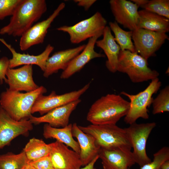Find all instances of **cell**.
I'll return each instance as SVG.
<instances>
[{"instance_id":"3","label":"cell","mask_w":169,"mask_h":169,"mask_svg":"<svg viewBox=\"0 0 169 169\" xmlns=\"http://www.w3.org/2000/svg\"><path fill=\"white\" fill-rule=\"evenodd\" d=\"M46 89L41 86L36 90L23 93L7 88L0 95V106L14 120H29L31 110L37 99L47 92Z\"/></svg>"},{"instance_id":"35","label":"cell","mask_w":169,"mask_h":169,"mask_svg":"<svg viewBox=\"0 0 169 169\" xmlns=\"http://www.w3.org/2000/svg\"><path fill=\"white\" fill-rule=\"evenodd\" d=\"M99 158V156L98 155L96 156L90 163L84 166V167L82 168H80L79 169H96L95 167V164Z\"/></svg>"},{"instance_id":"29","label":"cell","mask_w":169,"mask_h":169,"mask_svg":"<svg viewBox=\"0 0 169 169\" xmlns=\"http://www.w3.org/2000/svg\"><path fill=\"white\" fill-rule=\"evenodd\" d=\"M145 10L151 12L169 19V0H151L141 7Z\"/></svg>"},{"instance_id":"38","label":"cell","mask_w":169,"mask_h":169,"mask_svg":"<svg viewBox=\"0 0 169 169\" xmlns=\"http://www.w3.org/2000/svg\"><path fill=\"white\" fill-rule=\"evenodd\" d=\"M23 169H36L31 165L29 163H28L25 166Z\"/></svg>"},{"instance_id":"17","label":"cell","mask_w":169,"mask_h":169,"mask_svg":"<svg viewBox=\"0 0 169 169\" xmlns=\"http://www.w3.org/2000/svg\"><path fill=\"white\" fill-rule=\"evenodd\" d=\"M99 156L103 169H128L136 163L131 149L128 148L101 149Z\"/></svg>"},{"instance_id":"22","label":"cell","mask_w":169,"mask_h":169,"mask_svg":"<svg viewBox=\"0 0 169 169\" xmlns=\"http://www.w3.org/2000/svg\"><path fill=\"white\" fill-rule=\"evenodd\" d=\"M102 39L97 40L96 45L101 49L107 57L105 65L111 72L115 73L117 71L118 56L121 50L119 45L115 41L109 26L104 28Z\"/></svg>"},{"instance_id":"16","label":"cell","mask_w":169,"mask_h":169,"mask_svg":"<svg viewBox=\"0 0 169 169\" xmlns=\"http://www.w3.org/2000/svg\"><path fill=\"white\" fill-rule=\"evenodd\" d=\"M81 102L79 99L56 108L41 116L32 115L29 120L33 124L46 123L54 127H64L69 124L71 114Z\"/></svg>"},{"instance_id":"7","label":"cell","mask_w":169,"mask_h":169,"mask_svg":"<svg viewBox=\"0 0 169 169\" xmlns=\"http://www.w3.org/2000/svg\"><path fill=\"white\" fill-rule=\"evenodd\" d=\"M107 21L99 12L90 17L74 25L63 26L57 28L58 30L67 33L70 40L73 44H78L96 35L103 33L106 26Z\"/></svg>"},{"instance_id":"1","label":"cell","mask_w":169,"mask_h":169,"mask_svg":"<svg viewBox=\"0 0 169 169\" xmlns=\"http://www.w3.org/2000/svg\"><path fill=\"white\" fill-rule=\"evenodd\" d=\"M47 10L45 0H21L9 23L0 29V34L21 37Z\"/></svg>"},{"instance_id":"14","label":"cell","mask_w":169,"mask_h":169,"mask_svg":"<svg viewBox=\"0 0 169 169\" xmlns=\"http://www.w3.org/2000/svg\"><path fill=\"white\" fill-rule=\"evenodd\" d=\"M110 9L115 21L125 28L133 31L137 29L139 21V6L131 1L110 0Z\"/></svg>"},{"instance_id":"10","label":"cell","mask_w":169,"mask_h":169,"mask_svg":"<svg viewBox=\"0 0 169 169\" xmlns=\"http://www.w3.org/2000/svg\"><path fill=\"white\" fill-rule=\"evenodd\" d=\"M90 85L89 83L78 90L61 95H58L53 91L49 95H41L35 100L31 113L38 112L43 115L56 108L78 100L88 89Z\"/></svg>"},{"instance_id":"31","label":"cell","mask_w":169,"mask_h":169,"mask_svg":"<svg viewBox=\"0 0 169 169\" xmlns=\"http://www.w3.org/2000/svg\"><path fill=\"white\" fill-rule=\"evenodd\" d=\"M21 0H0V20L12 16Z\"/></svg>"},{"instance_id":"9","label":"cell","mask_w":169,"mask_h":169,"mask_svg":"<svg viewBox=\"0 0 169 169\" xmlns=\"http://www.w3.org/2000/svg\"><path fill=\"white\" fill-rule=\"evenodd\" d=\"M132 38L136 52L147 60L169 39L166 33L143 28L133 31Z\"/></svg>"},{"instance_id":"30","label":"cell","mask_w":169,"mask_h":169,"mask_svg":"<svg viewBox=\"0 0 169 169\" xmlns=\"http://www.w3.org/2000/svg\"><path fill=\"white\" fill-rule=\"evenodd\" d=\"M153 157L152 161L140 167V169H160L161 164L164 161L169 160V147H162L153 154Z\"/></svg>"},{"instance_id":"11","label":"cell","mask_w":169,"mask_h":169,"mask_svg":"<svg viewBox=\"0 0 169 169\" xmlns=\"http://www.w3.org/2000/svg\"><path fill=\"white\" fill-rule=\"evenodd\" d=\"M33 129L29 120L17 121L0 106V149L8 145L14 139L25 135Z\"/></svg>"},{"instance_id":"6","label":"cell","mask_w":169,"mask_h":169,"mask_svg":"<svg viewBox=\"0 0 169 169\" xmlns=\"http://www.w3.org/2000/svg\"><path fill=\"white\" fill-rule=\"evenodd\" d=\"M161 85L158 78L151 80L147 87L143 91L135 95H131L122 91L121 94L129 99L130 108L124 121L127 124L131 125L136 122L139 118L147 119L149 118L148 108L152 104V97L156 93Z\"/></svg>"},{"instance_id":"24","label":"cell","mask_w":169,"mask_h":169,"mask_svg":"<svg viewBox=\"0 0 169 169\" xmlns=\"http://www.w3.org/2000/svg\"><path fill=\"white\" fill-rule=\"evenodd\" d=\"M137 28L166 33L169 31V19L144 9L138 11Z\"/></svg>"},{"instance_id":"13","label":"cell","mask_w":169,"mask_h":169,"mask_svg":"<svg viewBox=\"0 0 169 169\" xmlns=\"http://www.w3.org/2000/svg\"><path fill=\"white\" fill-rule=\"evenodd\" d=\"M49 155L54 169H79L83 166L79 154L56 141L49 144Z\"/></svg>"},{"instance_id":"28","label":"cell","mask_w":169,"mask_h":169,"mask_svg":"<svg viewBox=\"0 0 169 169\" xmlns=\"http://www.w3.org/2000/svg\"><path fill=\"white\" fill-rule=\"evenodd\" d=\"M152 113L156 115L169 111V86H166L153 99Z\"/></svg>"},{"instance_id":"4","label":"cell","mask_w":169,"mask_h":169,"mask_svg":"<svg viewBox=\"0 0 169 169\" xmlns=\"http://www.w3.org/2000/svg\"><path fill=\"white\" fill-rule=\"evenodd\" d=\"M78 126L84 132L92 136L101 149L110 150L121 148H132L125 129L116 124H91Z\"/></svg>"},{"instance_id":"21","label":"cell","mask_w":169,"mask_h":169,"mask_svg":"<svg viewBox=\"0 0 169 169\" xmlns=\"http://www.w3.org/2000/svg\"><path fill=\"white\" fill-rule=\"evenodd\" d=\"M85 45L54 53L46 61L44 76L48 78L59 70H64L72 60L83 50Z\"/></svg>"},{"instance_id":"33","label":"cell","mask_w":169,"mask_h":169,"mask_svg":"<svg viewBox=\"0 0 169 169\" xmlns=\"http://www.w3.org/2000/svg\"><path fill=\"white\" fill-rule=\"evenodd\" d=\"M9 59L6 56L0 59V84H2L7 80L6 73L9 68Z\"/></svg>"},{"instance_id":"19","label":"cell","mask_w":169,"mask_h":169,"mask_svg":"<svg viewBox=\"0 0 169 169\" xmlns=\"http://www.w3.org/2000/svg\"><path fill=\"white\" fill-rule=\"evenodd\" d=\"M0 41L6 46L12 54V58L9 59V68H13L22 65L35 64L38 65L44 72L46 61L54 49V47L49 44L40 54L37 55H30L28 54L17 52L10 44L7 43L3 38H0Z\"/></svg>"},{"instance_id":"26","label":"cell","mask_w":169,"mask_h":169,"mask_svg":"<svg viewBox=\"0 0 169 169\" xmlns=\"http://www.w3.org/2000/svg\"><path fill=\"white\" fill-rule=\"evenodd\" d=\"M109 27L113 32L114 39L122 51L128 50L135 52L134 44L131 40L133 31H127L122 29L115 21L110 22Z\"/></svg>"},{"instance_id":"37","label":"cell","mask_w":169,"mask_h":169,"mask_svg":"<svg viewBox=\"0 0 169 169\" xmlns=\"http://www.w3.org/2000/svg\"><path fill=\"white\" fill-rule=\"evenodd\" d=\"M160 169H169V160L164 161L161 164Z\"/></svg>"},{"instance_id":"2","label":"cell","mask_w":169,"mask_h":169,"mask_svg":"<svg viewBox=\"0 0 169 169\" xmlns=\"http://www.w3.org/2000/svg\"><path fill=\"white\" fill-rule=\"evenodd\" d=\"M129 108V102L120 95L107 94L92 105L87 114L86 119L92 124H116L126 115Z\"/></svg>"},{"instance_id":"15","label":"cell","mask_w":169,"mask_h":169,"mask_svg":"<svg viewBox=\"0 0 169 169\" xmlns=\"http://www.w3.org/2000/svg\"><path fill=\"white\" fill-rule=\"evenodd\" d=\"M33 74L32 65H25L17 69L8 68L6 73L7 80L5 83L8 84V89L11 90L33 91L39 87L34 82Z\"/></svg>"},{"instance_id":"12","label":"cell","mask_w":169,"mask_h":169,"mask_svg":"<svg viewBox=\"0 0 169 169\" xmlns=\"http://www.w3.org/2000/svg\"><path fill=\"white\" fill-rule=\"evenodd\" d=\"M65 6L64 3H61L48 18L32 26L25 32L20 40V49L26 50L33 45L42 44L52 23Z\"/></svg>"},{"instance_id":"36","label":"cell","mask_w":169,"mask_h":169,"mask_svg":"<svg viewBox=\"0 0 169 169\" xmlns=\"http://www.w3.org/2000/svg\"><path fill=\"white\" fill-rule=\"evenodd\" d=\"M149 1L148 0H131V1L134 2L139 7H141L147 3Z\"/></svg>"},{"instance_id":"25","label":"cell","mask_w":169,"mask_h":169,"mask_svg":"<svg viewBox=\"0 0 169 169\" xmlns=\"http://www.w3.org/2000/svg\"><path fill=\"white\" fill-rule=\"evenodd\" d=\"M50 150L49 144H46L42 140L33 138L29 140L23 151L29 163L48 156Z\"/></svg>"},{"instance_id":"23","label":"cell","mask_w":169,"mask_h":169,"mask_svg":"<svg viewBox=\"0 0 169 169\" xmlns=\"http://www.w3.org/2000/svg\"><path fill=\"white\" fill-rule=\"evenodd\" d=\"M72 124L59 128L45 124L43 128V135L46 139H55L59 141L69 147L72 150L79 154L80 149L79 143L73 138L72 133Z\"/></svg>"},{"instance_id":"18","label":"cell","mask_w":169,"mask_h":169,"mask_svg":"<svg viewBox=\"0 0 169 169\" xmlns=\"http://www.w3.org/2000/svg\"><path fill=\"white\" fill-rule=\"evenodd\" d=\"M103 34V33H100L89 38L83 50L72 60L68 67L63 71L60 76L61 79L69 78L80 71L92 59L105 57V55L96 52L94 49L96 41Z\"/></svg>"},{"instance_id":"20","label":"cell","mask_w":169,"mask_h":169,"mask_svg":"<svg viewBox=\"0 0 169 169\" xmlns=\"http://www.w3.org/2000/svg\"><path fill=\"white\" fill-rule=\"evenodd\" d=\"M72 133L73 136L77 140L80 149V159L83 166H85L99 155L101 148L94 138L83 131L76 123L72 124Z\"/></svg>"},{"instance_id":"34","label":"cell","mask_w":169,"mask_h":169,"mask_svg":"<svg viewBox=\"0 0 169 169\" xmlns=\"http://www.w3.org/2000/svg\"><path fill=\"white\" fill-rule=\"evenodd\" d=\"M74 2L80 7H83L85 11L88 10L95 3V0H74Z\"/></svg>"},{"instance_id":"8","label":"cell","mask_w":169,"mask_h":169,"mask_svg":"<svg viewBox=\"0 0 169 169\" xmlns=\"http://www.w3.org/2000/svg\"><path fill=\"white\" fill-rule=\"evenodd\" d=\"M156 126L155 122H135L124 128L133 149L134 160L140 167L151 161L146 153V144L150 134Z\"/></svg>"},{"instance_id":"5","label":"cell","mask_w":169,"mask_h":169,"mask_svg":"<svg viewBox=\"0 0 169 169\" xmlns=\"http://www.w3.org/2000/svg\"><path fill=\"white\" fill-rule=\"evenodd\" d=\"M125 73L134 83L152 80L159 74L148 67L147 60L136 52L120 50L118 57L117 71Z\"/></svg>"},{"instance_id":"27","label":"cell","mask_w":169,"mask_h":169,"mask_svg":"<svg viewBox=\"0 0 169 169\" xmlns=\"http://www.w3.org/2000/svg\"><path fill=\"white\" fill-rule=\"evenodd\" d=\"M28 163L23 151L18 154L8 152L0 155V169H23Z\"/></svg>"},{"instance_id":"32","label":"cell","mask_w":169,"mask_h":169,"mask_svg":"<svg viewBox=\"0 0 169 169\" xmlns=\"http://www.w3.org/2000/svg\"><path fill=\"white\" fill-rule=\"evenodd\" d=\"M29 163L36 169H54L49 155Z\"/></svg>"}]
</instances>
